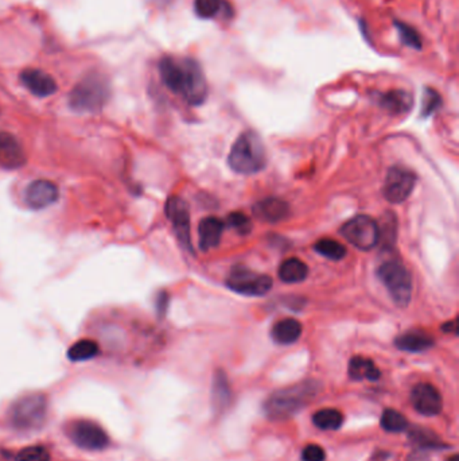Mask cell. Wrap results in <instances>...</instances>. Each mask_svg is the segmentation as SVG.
I'll return each instance as SVG.
<instances>
[{"instance_id":"f35d334b","label":"cell","mask_w":459,"mask_h":461,"mask_svg":"<svg viewBox=\"0 0 459 461\" xmlns=\"http://www.w3.org/2000/svg\"><path fill=\"white\" fill-rule=\"evenodd\" d=\"M447 461H458V456H457V455H454V456H453V459H451V460H447Z\"/></svg>"},{"instance_id":"d6986e66","label":"cell","mask_w":459,"mask_h":461,"mask_svg":"<svg viewBox=\"0 0 459 461\" xmlns=\"http://www.w3.org/2000/svg\"><path fill=\"white\" fill-rule=\"evenodd\" d=\"M435 341L433 336L423 331H411V332L403 333L395 340V345L400 351L406 352H424L434 347Z\"/></svg>"},{"instance_id":"ffe728a7","label":"cell","mask_w":459,"mask_h":461,"mask_svg":"<svg viewBox=\"0 0 459 461\" xmlns=\"http://www.w3.org/2000/svg\"><path fill=\"white\" fill-rule=\"evenodd\" d=\"M159 75L163 84L174 93H180L182 65L180 58L163 57L159 62Z\"/></svg>"},{"instance_id":"4dcf8cb0","label":"cell","mask_w":459,"mask_h":461,"mask_svg":"<svg viewBox=\"0 0 459 461\" xmlns=\"http://www.w3.org/2000/svg\"><path fill=\"white\" fill-rule=\"evenodd\" d=\"M393 25L397 28L399 37H400L402 42L406 46H409L411 49H415V51H420L422 49V46H423L422 37H420V34L413 27H411L407 24H403L400 21H395Z\"/></svg>"},{"instance_id":"5bb4252c","label":"cell","mask_w":459,"mask_h":461,"mask_svg":"<svg viewBox=\"0 0 459 461\" xmlns=\"http://www.w3.org/2000/svg\"><path fill=\"white\" fill-rule=\"evenodd\" d=\"M411 404L422 415L433 417L442 410V397L433 384L419 383L412 388Z\"/></svg>"},{"instance_id":"2e32d148","label":"cell","mask_w":459,"mask_h":461,"mask_svg":"<svg viewBox=\"0 0 459 461\" xmlns=\"http://www.w3.org/2000/svg\"><path fill=\"white\" fill-rule=\"evenodd\" d=\"M288 204L281 199L268 197L254 205L256 219L265 223H279L288 216Z\"/></svg>"},{"instance_id":"7402d4cb","label":"cell","mask_w":459,"mask_h":461,"mask_svg":"<svg viewBox=\"0 0 459 461\" xmlns=\"http://www.w3.org/2000/svg\"><path fill=\"white\" fill-rule=\"evenodd\" d=\"M301 334H302V324L294 318H284L278 321L271 331L274 341L281 345L294 344L295 341L299 340Z\"/></svg>"},{"instance_id":"cb8c5ba5","label":"cell","mask_w":459,"mask_h":461,"mask_svg":"<svg viewBox=\"0 0 459 461\" xmlns=\"http://www.w3.org/2000/svg\"><path fill=\"white\" fill-rule=\"evenodd\" d=\"M308 275L306 264L298 257H290L284 260L279 267V278L284 283H299Z\"/></svg>"},{"instance_id":"83f0119b","label":"cell","mask_w":459,"mask_h":461,"mask_svg":"<svg viewBox=\"0 0 459 461\" xmlns=\"http://www.w3.org/2000/svg\"><path fill=\"white\" fill-rule=\"evenodd\" d=\"M409 440L413 445L422 449H438L444 446L438 435L424 428H413L409 432Z\"/></svg>"},{"instance_id":"3957f363","label":"cell","mask_w":459,"mask_h":461,"mask_svg":"<svg viewBox=\"0 0 459 461\" xmlns=\"http://www.w3.org/2000/svg\"><path fill=\"white\" fill-rule=\"evenodd\" d=\"M230 169L237 174L251 176L265 168L267 156L261 138L254 132H243L233 143L228 156Z\"/></svg>"},{"instance_id":"ba28073f","label":"cell","mask_w":459,"mask_h":461,"mask_svg":"<svg viewBox=\"0 0 459 461\" xmlns=\"http://www.w3.org/2000/svg\"><path fill=\"white\" fill-rule=\"evenodd\" d=\"M342 236L356 248L362 251L372 250L380 240V227L369 216L359 215L348 220L341 227Z\"/></svg>"},{"instance_id":"e0dca14e","label":"cell","mask_w":459,"mask_h":461,"mask_svg":"<svg viewBox=\"0 0 459 461\" xmlns=\"http://www.w3.org/2000/svg\"><path fill=\"white\" fill-rule=\"evenodd\" d=\"M379 105L389 114L402 115L407 114L413 105L412 95L403 89H393L380 93L377 98Z\"/></svg>"},{"instance_id":"7a4b0ae2","label":"cell","mask_w":459,"mask_h":461,"mask_svg":"<svg viewBox=\"0 0 459 461\" xmlns=\"http://www.w3.org/2000/svg\"><path fill=\"white\" fill-rule=\"evenodd\" d=\"M111 85L102 73H91L78 81L69 93V107L79 114H96L109 102Z\"/></svg>"},{"instance_id":"52a82bcc","label":"cell","mask_w":459,"mask_h":461,"mask_svg":"<svg viewBox=\"0 0 459 461\" xmlns=\"http://www.w3.org/2000/svg\"><path fill=\"white\" fill-rule=\"evenodd\" d=\"M272 284L274 281L270 275L257 274L244 266L233 267L227 278V286L230 290L250 297L265 296L272 289Z\"/></svg>"},{"instance_id":"44dd1931","label":"cell","mask_w":459,"mask_h":461,"mask_svg":"<svg viewBox=\"0 0 459 461\" xmlns=\"http://www.w3.org/2000/svg\"><path fill=\"white\" fill-rule=\"evenodd\" d=\"M232 404V390H230L228 378L224 371L216 372L212 386V405L213 409L223 413L230 409Z\"/></svg>"},{"instance_id":"30bf717a","label":"cell","mask_w":459,"mask_h":461,"mask_svg":"<svg viewBox=\"0 0 459 461\" xmlns=\"http://www.w3.org/2000/svg\"><path fill=\"white\" fill-rule=\"evenodd\" d=\"M165 210L167 219L170 220L174 228L182 248L186 250L189 254H194L191 244V235H190V212L185 200L178 196L169 197L166 201Z\"/></svg>"},{"instance_id":"8fae6325","label":"cell","mask_w":459,"mask_h":461,"mask_svg":"<svg viewBox=\"0 0 459 461\" xmlns=\"http://www.w3.org/2000/svg\"><path fill=\"white\" fill-rule=\"evenodd\" d=\"M415 183L416 174L413 172L402 166H393L389 169L384 182V197L392 204H400L409 199Z\"/></svg>"},{"instance_id":"f546056e","label":"cell","mask_w":459,"mask_h":461,"mask_svg":"<svg viewBox=\"0 0 459 461\" xmlns=\"http://www.w3.org/2000/svg\"><path fill=\"white\" fill-rule=\"evenodd\" d=\"M315 251L319 255L325 256L330 260H341L346 255V248L344 244L332 239H321L314 246Z\"/></svg>"},{"instance_id":"9c48e42d","label":"cell","mask_w":459,"mask_h":461,"mask_svg":"<svg viewBox=\"0 0 459 461\" xmlns=\"http://www.w3.org/2000/svg\"><path fill=\"white\" fill-rule=\"evenodd\" d=\"M180 96L191 105H201L207 98V82L201 65L193 58H180Z\"/></svg>"},{"instance_id":"d4e9b609","label":"cell","mask_w":459,"mask_h":461,"mask_svg":"<svg viewBox=\"0 0 459 461\" xmlns=\"http://www.w3.org/2000/svg\"><path fill=\"white\" fill-rule=\"evenodd\" d=\"M194 11L203 19H210L218 14L232 17L233 11L230 3L225 0H194Z\"/></svg>"},{"instance_id":"74e56055","label":"cell","mask_w":459,"mask_h":461,"mask_svg":"<svg viewBox=\"0 0 459 461\" xmlns=\"http://www.w3.org/2000/svg\"><path fill=\"white\" fill-rule=\"evenodd\" d=\"M153 3H155V4H158V6H167V4H170L173 0H151Z\"/></svg>"},{"instance_id":"484cf974","label":"cell","mask_w":459,"mask_h":461,"mask_svg":"<svg viewBox=\"0 0 459 461\" xmlns=\"http://www.w3.org/2000/svg\"><path fill=\"white\" fill-rule=\"evenodd\" d=\"M100 354V347L95 340L82 338L68 350V359L72 361H86Z\"/></svg>"},{"instance_id":"e575fe53","label":"cell","mask_w":459,"mask_h":461,"mask_svg":"<svg viewBox=\"0 0 459 461\" xmlns=\"http://www.w3.org/2000/svg\"><path fill=\"white\" fill-rule=\"evenodd\" d=\"M326 453L322 446L317 444H310L302 452V460L303 461H325Z\"/></svg>"},{"instance_id":"5b68a950","label":"cell","mask_w":459,"mask_h":461,"mask_svg":"<svg viewBox=\"0 0 459 461\" xmlns=\"http://www.w3.org/2000/svg\"><path fill=\"white\" fill-rule=\"evenodd\" d=\"M377 277L397 307H409L412 297V278L404 264L397 260L384 262L377 270Z\"/></svg>"},{"instance_id":"6da1fadb","label":"cell","mask_w":459,"mask_h":461,"mask_svg":"<svg viewBox=\"0 0 459 461\" xmlns=\"http://www.w3.org/2000/svg\"><path fill=\"white\" fill-rule=\"evenodd\" d=\"M319 386L307 381L275 391L264 404V413L271 419H288L307 406L317 395Z\"/></svg>"},{"instance_id":"4fadbf2b","label":"cell","mask_w":459,"mask_h":461,"mask_svg":"<svg viewBox=\"0 0 459 461\" xmlns=\"http://www.w3.org/2000/svg\"><path fill=\"white\" fill-rule=\"evenodd\" d=\"M59 199V188L50 179H35L25 190V203L28 208L39 210L55 204Z\"/></svg>"},{"instance_id":"4316f807","label":"cell","mask_w":459,"mask_h":461,"mask_svg":"<svg viewBox=\"0 0 459 461\" xmlns=\"http://www.w3.org/2000/svg\"><path fill=\"white\" fill-rule=\"evenodd\" d=\"M312 422L322 431H337L344 424V415L337 409L318 410L312 415Z\"/></svg>"},{"instance_id":"7c38bea8","label":"cell","mask_w":459,"mask_h":461,"mask_svg":"<svg viewBox=\"0 0 459 461\" xmlns=\"http://www.w3.org/2000/svg\"><path fill=\"white\" fill-rule=\"evenodd\" d=\"M27 163V153L22 142L8 131H0V168L18 170Z\"/></svg>"},{"instance_id":"9a60e30c","label":"cell","mask_w":459,"mask_h":461,"mask_svg":"<svg viewBox=\"0 0 459 461\" xmlns=\"http://www.w3.org/2000/svg\"><path fill=\"white\" fill-rule=\"evenodd\" d=\"M21 81L26 89L37 98H49L57 92V82L41 69H26L21 73Z\"/></svg>"},{"instance_id":"d6a6232c","label":"cell","mask_w":459,"mask_h":461,"mask_svg":"<svg viewBox=\"0 0 459 461\" xmlns=\"http://www.w3.org/2000/svg\"><path fill=\"white\" fill-rule=\"evenodd\" d=\"M17 461H50V453L45 446H27L17 455Z\"/></svg>"},{"instance_id":"836d02e7","label":"cell","mask_w":459,"mask_h":461,"mask_svg":"<svg viewBox=\"0 0 459 461\" xmlns=\"http://www.w3.org/2000/svg\"><path fill=\"white\" fill-rule=\"evenodd\" d=\"M227 224H228V227L233 228L236 232H238L240 235H247L252 230L251 220L240 212L230 213L228 219H227Z\"/></svg>"},{"instance_id":"603a6c76","label":"cell","mask_w":459,"mask_h":461,"mask_svg":"<svg viewBox=\"0 0 459 461\" xmlns=\"http://www.w3.org/2000/svg\"><path fill=\"white\" fill-rule=\"evenodd\" d=\"M349 377L353 381H377L380 378V370L371 359L355 356L349 361Z\"/></svg>"},{"instance_id":"ac0fdd59","label":"cell","mask_w":459,"mask_h":461,"mask_svg":"<svg viewBox=\"0 0 459 461\" xmlns=\"http://www.w3.org/2000/svg\"><path fill=\"white\" fill-rule=\"evenodd\" d=\"M224 223L217 217H205L198 226L200 236V248L206 253L212 248H216L223 237Z\"/></svg>"},{"instance_id":"277c9868","label":"cell","mask_w":459,"mask_h":461,"mask_svg":"<svg viewBox=\"0 0 459 461\" xmlns=\"http://www.w3.org/2000/svg\"><path fill=\"white\" fill-rule=\"evenodd\" d=\"M48 415V398L41 392H30L12 402L8 421L17 431H37L42 428Z\"/></svg>"},{"instance_id":"d590c367","label":"cell","mask_w":459,"mask_h":461,"mask_svg":"<svg viewBox=\"0 0 459 461\" xmlns=\"http://www.w3.org/2000/svg\"><path fill=\"white\" fill-rule=\"evenodd\" d=\"M169 302H170V296L167 291H159L156 294V300H155V307H156V311H158V316L162 318L165 317L166 311H167V307H169Z\"/></svg>"},{"instance_id":"8d00e7d4","label":"cell","mask_w":459,"mask_h":461,"mask_svg":"<svg viewBox=\"0 0 459 461\" xmlns=\"http://www.w3.org/2000/svg\"><path fill=\"white\" fill-rule=\"evenodd\" d=\"M407 461H431L430 458L424 453V452H413L412 455H409Z\"/></svg>"},{"instance_id":"1f68e13d","label":"cell","mask_w":459,"mask_h":461,"mask_svg":"<svg viewBox=\"0 0 459 461\" xmlns=\"http://www.w3.org/2000/svg\"><path fill=\"white\" fill-rule=\"evenodd\" d=\"M442 107V96L433 88H426L422 99V118H429Z\"/></svg>"},{"instance_id":"8992f818","label":"cell","mask_w":459,"mask_h":461,"mask_svg":"<svg viewBox=\"0 0 459 461\" xmlns=\"http://www.w3.org/2000/svg\"><path fill=\"white\" fill-rule=\"evenodd\" d=\"M65 435L78 448L85 451H102L109 445L106 432L92 419H73L68 422Z\"/></svg>"},{"instance_id":"f1b7e54d","label":"cell","mask_w":459,"mask_h":461,"mask_svg":"<svg viewBox=\"0 0 459 461\" xmlns=\"http://www.w3.org/2000/svg\"><path fill=\"white\" fill-rule=\"evenodd\" d=\"M380 424L388 433H402L409 428L407 418L402 413L393 409L384 410Z\"/></svg>"}]
</instances>
